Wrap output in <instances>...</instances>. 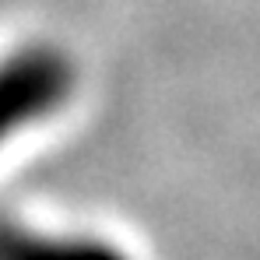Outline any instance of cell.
Instances as JSON below:
<instances>
[{
  "mask_svg": "<svg viewBox=\"0 0 260 260\" xmlns=\"http://www.w3.org/2000/svg\"><path fill=\"white\" fill-rule=\"evenodd\" d=\"M0 260H127L116 246L99 239L43 236L18 225H0Z\"/></svg>",
  "mask_w": 260,
  "mask_h": 260,
  "instance_id": "obj_2",
  "label": "cell"
},
{
  "mask_svg": "<svg viewBox=\"0 0 260 260\" xmlns=\"http://www.w3.org/2000/svg\"><path fill=\"white\" fill-rule=\"evenodd\" d=\"M71 91V67L60 53L28 49L0 63V137L60 106Z\"/></svg>",
  "mask_w": 260,
  "mask_h": 260,
  "instance_id": "obj_1",
  "label": "cell"
}]
</instances>
